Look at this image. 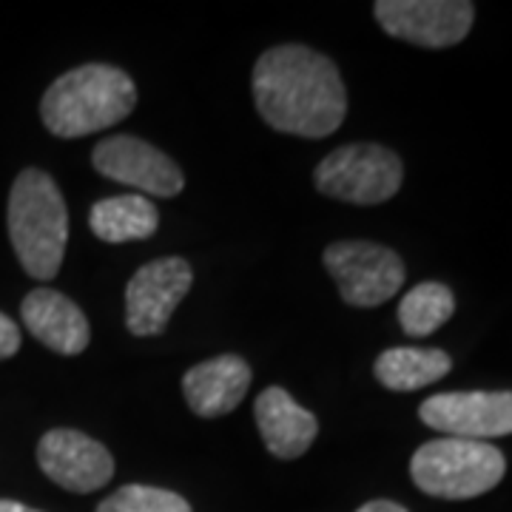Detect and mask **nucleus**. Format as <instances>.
Listing matches in <instances>:
<instances>
[{
  "label": "nucleus",
  "instance_id": "obj_20",
  "mask_svg": "<svg viewBox=\"0 0 512 512\" xmlns=\"http://www.w3.org/2000/svg\"><path fill=\"white\" fill-rule=\"evenodd\" d=\"M356 512H410V510H404L402 504H396V501L379 498V501H367V504H362Z\"/></svg>",
  "mask_w": 512,
  "mask_h": 512
},
{
  "label": "nucleus",
  "instance_id": "obj_18",
  "mask_svg": "<svg viewBox=\"0 0 512 512\" xmlns=\"http://www.w3.org/2000/svg\"><path fill=\"white\" fill-rule=\"evenodd\" d=\"M97 512H191V504L183 495L163 490V487H146V484H128L111 493Z\"/></svg>",
  "mask_w": 512,
  "mask_h": 512
},
{
  "label": "nucleus",
  "instance_id": "obj_15",
  "mask_svg": "<svg viewBox=\"0 0 512 512\" xmlns=\"http://www.w3.org/2000/svg\"><path fill=\"white\" fill-rule=\"evenodd\" d=\"M450 370L453 359L439 348H390L373 365L379 384L396 393H413L427 384H436Z\"/></svg>",
  "mask_w": 512,
  "mask_h": 512
},
{
  "label": "nucleus",
  "instance_id": "obj_7",
  "mask_svg": "<svg viewBox=\"0 0 512 512\" xmlns=\"http://www.w3.org/2000/svg\"><path fill=\"white\" fill-rule=\"evenodd\" d=\"M373 15L396 40L421 49H450L470 35L476 6L470 0H379Z\"/></svg>",
  "mask_w": 512,
  "mask_h": 512
},
{
  "label": "nucleus",
  "instance_id": "obj_5",
  "mask_svg": "<svg viewBox=\"0 0 512 512\" xmlns=\"http://www.w3.org/2000/svg\"><path fill=\"white\" fill-rule=\"evenodd\" d=\"M316 191L350 205H382L399 194L404 165L379 143H353L330 151L313 171Z\"/></svg>",
  "mask_w": 512,
  "mask_h": 512
},
{
  "label": "nucleus",
  "instance_id": "obj_12",
  "mask_svg": "<svg viewBox=\"0 0 512 512\" xmlns=\"http://www.w3.org/2000/svg\"><path fill=\"white\" fill-rule=\"evenodd\" d=\"M20 316L37 342L60 356H77L92 342V328H89L86 313L80 311L69 296L52 288H35L29 293L20 305Z\"/></svg>",
  "mask_w": 512,
  "mask_h": 512
},
{
  "label": "nucleus",
  "instance_id": "obj_11",
  "mask_svg": "<svg viewBox=\"0 0 512 512\" xmlns=\"http://www.w3.org/2000/svg\"><path fill=\"white\" fill-rule=\"evenodd\" d=\"M37 464L57 487L69 493H94L114 478V458L92 436L57 427L37 444Z\"/></svg>",
  "mask_w": 512,
  "mask_h": 512
},
{
  "label": "nucleus",
  "instance_id": "obj_21",
  "mask_svg": "<svg viewBox=\"0 0 512 512\" xmlns=\"http://www.w3.org/2000/svg\"><path fill=\"white\" fill-rule=\"evenodd\" d=\"M0 512H40V510H32V507H26V504H20V501L0 498Z\"/></svg>",
  "mask_w": 512,
  "mask_h": 512
},
{
  "label": "nucleus",
  "instance_id": "obj_4",
  "mask_svg": "<svg viewBox=\"0 0 512 512\" xmlns=\"http://www.w3.org/2000/svg\"><path fill=\"white\" fill-rule=\"evenodd\" d=\"M507 473V458L490 441L441 436L421 444L410 458V478L421 493L444 501H467L490 493Z\"/></svg>",
  "mask_w": 512,
  "mask_h": 512
},
{
  "label": "nucleus",
  "instance_id": "obj_14",
  "mask_svg": "<svg viewBox=\"0 0 512 512\" xmlns=\"http://www.w3.org/2000/svg\"><path fill=\"white\" fill-rule=\"evenodd\" d=\"M254 416L271 456L285 458V461L305 456L319 436L316 416L302 404H296V399L282 387H265L259 393Z\"/></svg>",
  "mask_w": 512,
  "mask_h": 512
},
{
  "label": "nucleus",
  "instance_id": "obj_1",
  "mask_svg": "<svg viewBox=\"0 0 512 512\" xmlns=\"http://www.w3.org/2000/svg\"><path fill=\"white\" fill-rule=\"evenodd\" d=\"M251 86L256 111L282 134L322 140L348 114V92L336 63L299 43L274 46L259 57Z\"/></svg>",
  "mask_w": 512,
  "mask_h": 512
},
{
  "label": "nucleus",
  "instance_id": "obj_10",
  "mask_svg": "<svg viewBox=\"0 0 512 512\" xmlns=\"http://www.w3.org/2000/svg\"><path fill=\"white\" fill-rule=\"evenodd\" d=\"M92 165L106 180L154 197H177L185 185L180 165L165 151L131 134H114L100 140L92 151Z\"/></svg>",
  "mask_w": 512,
  "mask_h": 512
},
{
  "label": "nucleus",
  "instance_id": "obj_2",
  "mask_svg": "<svg viewBox=\"0 0 512 512\" xmlns=\"http://www.w3.org/2000/svg\"><path fill=\"white\" fill-rule=\"evenodd\" d=\"M137 106V86L123 69L86 63L60 74L40 100L43 126L55 137L74 140L117 126Z\"/></svg>",
  "mask_w": 512,
  "mask_h": 512
},
{
  "label": "nucleus",
  "instance_id": "obj_17",
  "mask_svg": "<svg viewBox=\"0 0 512 512\" xmlns=\"http://www.w3.org/2000/svg\"><path fill=\"white\" fill-rule=\"evenodd\" d=\"M456 313V296L441 282H421L399 305V325L407 336H430Z\"/></svg>",
  "mask_w": 512,
  "mask_h": 512
},
{
  "label": "nucleus",
  "instance_id": "obj_16",
  "mask_svg": "<svg viewBox=\"0 0 512 512\" xmlns=\"http://www.w3.org/2000/svg\"><path fill=\"white\" fill-rule=\"evenodd\" d=\"M89 228L103 242H131V239H148L160 228V211L157 205L140 197H109L100 200L89 214Z\"/></svg>",
  "mask_w": 512,
  "mask_h": 512
},
{
  "label": "nucleus",
  "instance_id": "obj_6",
  "mask_svg": "<svg viewBox=\"0 0 512 512\" xmlns=\"http://www.w3.org/2000/svg\"><path fill=\"white\" fill-rule=\"evenodd\" d=\"M322 262L350 308H379L390 302L407 276L402 256L379 242H333Z\"/></svg>",
  "mask_w": 512,
  "mask_h": 512
},
{
  "label": "nucleus",
  "instance_id": "obj_3",
  "mask_svg": "<svg viewBox=\"0 0 512 512\" xmlns=\"http://www.w3.org/2000/svg\"><path fill=\"white\" fill-rule=\"evenodd\" d=\"M6 225L23 271L40 282L55 279L69 242V208L46 171H20L9 194Z\"/></svg>",
  "mask_w": 512,
  "mask_h": 512
},
{
  "label": "nucleus",
  "instance_id": "obj_9",
  "mask_svg": "<svg viewBox=\"0 0 512 512\" xmlns=\"http://www.w3.org/2000/svg\"><path fill=\"white\" fill-rule=\"evenodd\" d=\"M194 285V271L183 256H165L143 265L128 279L126 328L134 336H157L171 322Z\"/></svg>",
  "mask_w": 512,
  "mask_h": 512
},
{
  "label": "nucleus",
  "instance_id": "obj_8",
  "mask_svg": "<svg viewBox=\"0 0 512 512\" xmlns=\"http://www.w3.org/2000/svg\"><path fill=\"white\" fill-rule=\"evenodd\" d=\"M419 419L441 436L490 441L512 436V390H458L421 402Z\"/></svg>",
  "mask_w": 512,
  "mask_h": 512
},
{
  "label": "nucleus",
  "instance_id": "obj_19",
  "mask_svg": "<svg viewBox=\"0 0 512 512\" xmlns=\"http://www.w3.org/2000/svg\"><path fill=\"white\" fill-rule=\"evenodd\" d=\"M18 350H20L18 325H15L6 313H0V362H3V359H12Z\"/></svg>",
  "mask_w": 512,
  "mask_h": 512
},
{
  "label": "nucleus",
  "instance_id": "obj_13",
  "mask_svg": "<svg viewBox=\"0 0 512 512\" xmlns=\"http://www.w3.org/2000/svg\"><path fill=\"white\" fill-rule=\"evenodd\" d=\"M251 365L237 356L225 353L194 365L183 376V393L188 407L202 419H220L237 410L248 387H251Z\"/></svg>",
  "mask_w": 512,
  "mask_h": 512
}]
</instances>
